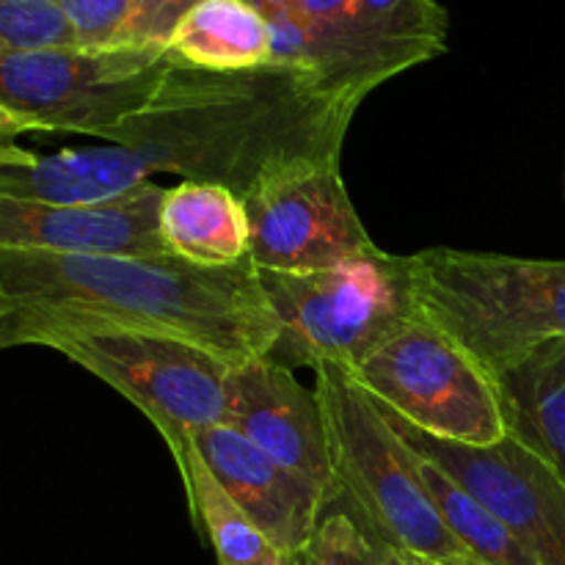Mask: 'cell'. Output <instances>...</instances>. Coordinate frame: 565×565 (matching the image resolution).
Returning <instances> with one entry per match:
<instances>
[{
	"instance_id": "1",
	"label": "cell",
	"mask_w": 565,
	"mask_h": 565,
	"mask_svg": "<svg viewBox=\"0 0 565 565\" xmlns=\"http://www.w3.org/2000/svg\"><path fill=\"white\" fill-rule=\"evenodd\" d=\"M362 103L301 64L210 72L174 61L152 103L108 143L138 152L152 171L246 196L287 166L340 158Z\"/></svg>"
},
{
	"instance_id": "2",
	"label": "cell",
	"mask_w": 565,
	"mask_h": 565,
	"mask_svg": "<svg viewBox=\"0 0 565 565\" xmlns=\"http://www.w3.org/2000/svg\"><path fill=\"white\" fill-rule=\"evenodd\" d=\"M0 307H31L180 337L232 367L268 356L279 334L252 259L202 268L174 254L70 257L0 248Z\"/></svg>"
},
{
	"instance_id": "3",
	"label": "cell",
	"mask_w": 565,
	"mask_h": 565,
	"mask_svg": "<svg viewBox=\"0 0 565 565\" xmlns=\"http://www.w3.org/2000/svg\"><path fill=\"white\" fill-rule=\"evenodd\" d=\"M36 345L61 353L130 401L185 461L193 436L226 425L232 364L213 351L158 331L108 320L0 307V348Z\"/></svg>"
},
{
	"instance_id": "4",
	"label": "cell",
	"mask_w": 565,
	"mask_h": 565,
	"mask_svg": "<svg viewBox=\"0 0 565 565\" xmlns=\"http://www.w3.org/2000/svg\"><path fill=\"white\" fill-rule=\"evenodd\" d=\"M412 270L423 320L491 379L565 337V259L425 248L412 254Z\"/></svg>"
},
{
	"instance_id": "5",
	"label": "cell",
	"mask_w": 565,
	"mask_h": 565,
	"mask_svg": "<svg viewBox=\"0 0 565 565\" xmlns=\"http://www.w3.org/2000/svg\"><path fill=\"white\" fill-rule=\"evenodd\" d=\"M340 502L370 539L428 565H483L441 519L417 456L342 364L315 367Z\"/></svg>"
},
{
	"instance_id": "6",
	"label": "cell",
	"mask_w": 565,
	"mask_h": 565,
	"mask_svg": "<svg viewBox=\"0 0 565 565\" xmlns=\"http://www.w3.org/2000/svg\"><path fill=\"white\" fill-rule=\"evenodd\" d=\"M259 281L279 323L268 359L290 370L326 362L351 370L423 318L412 254L375 248L312 274L259 270Z\"/></svg>"
},
{
	"instance_id": "7",
	"label": "cell",
	"mask_w": 565,
	"mask_h": 565,
	"mask_svg": "<svg viewBox=\"0 0 565 565\" xmlns=\"http://www.w3.org/2000/svg\"><path fill=\"white\" fill-rule=\"evenodd\" d=\"M174 61L160 44L0 55V136L81 132L110 141L152 103Z\"/></svg>"
},
{
	"instance_id": "8",
	"label": "cell",
	"mask_w": 565,
	"mask_h": 565,
	"mask_svg": "<svg viewBox=\"0 0 565 565\" xmlns=\"http://www.w3.org/2000/svg\"><path fill=\"white\" fill-rule=\"evenodd\" d=\"M348 373L375 403L434 439L491 447L508 436L497 379L423 318Z\"/></svg>"
},
{
	"instance_id": "9",
	"label": "cell",
	"mask_w": 565,
	"mask_h": 565,
	"mask_svg": "<svg viewBox=\"0 0 565 565\" xmlns=\"http://www.w3.org/2000/svg\"><path fill=\"white\" fill-rule=\"evenodd\" d=\"M243 202L259 270L312 274L379 248L348 193L340 158L287 166L257 182Z\"/></svg>"
},
{
	"instance_id": "10",
	"label": "cell",
	"mask_w": 565,
	"mask_h": 565,
	"mask_svg": "<svg viewBox=\"0 0 565 565\" xmlns=\"http://www.w3.org/2000/svg\"><path fill=\"white\" fill-rule=\"evenodd\" d=\"M375 406L408 450L445 469L469 494L494 511L535 563L565 565V483L539 456L513 436L491 447L434 439L381 403Z\"/></svg>"
},
{
	"instance_id": "11",
	"label": "cell",
	"mask_w": 565,
	"mask_h": 565,
	"mask_svg": "<svg viewBox=\"0 0 565 565\" xmlns=\"http://www.w3.org/2000/svg\"><path fill=\"white\" fill-rule=\"evenodd\" d=\"M226 425L241 430L274 461L312 483L331 508L340 502L329 428L320 397L268 356H254L230 370Z\"/></svg>"
},
{
	"instance_id": "12",
	"label": "cell",
	"mask_w": 565,
	"mask_h": 565,
	"mask_svg": "<svg viewBox=\"0 0 565 565\" xmlns=\"http://www.w3.org/2000/svg\"><path fill=\"white\" fill-rule=\"evenodd\" d=\"M166 188L147 182L94 204H36L0 196V248L70 257H163L160 232Z\"/></svg>"
},
{
	"instance_id": "13",
	"label": "cell",
	"mask_w": 565,
	"mask_h": 565,
	"mask_svg": "<svg viewBox=\"0 0 565 565\" xmlns=\"http://www.w3.org/2000/svg\"><path fill=\"white\" fill-rule=\"evenodd\" d=\"M193 450L281 555L301 557L307 552L331 508L312 483L274 461L232 425L196 434Z\"/></svg>"
},
{
	"instance_id": "14",
	"label": "cell",
	"mask_w": 565,
	"mask_h": 565,
	"mask_svg": "<svg viewBox=\"0 0 565 565\" xmlns=\"http://www.w3.org/2000/svg\"><path fill=\"white\" fill-rule=\"evenodd\" d=\"M152 166L132 149L108 147L61 149L33 154L3 141L0 147V196L36 204H94L125 196L147 185Z\"/></svg>"
},
{
	"instance_id": "15",
	"label": "cell",
	"mask_w": 565,
	"mask_h": 565,
	"mask_svg": "<svg viewBox=\"0 0 565 565\" xmlns=\"http://www.w3.org/2000/svg\"><path fill=\"white\" fill-rule=\"evenodd\" d=\"M160 232L174 257L202 268H230L252 259L246 202L226 185L182 180L166 188Z\"/></svg>"
},
{
	"instance_id": "16",
	"label": "cell",
	"mask_w": 565,
	"mask_h": 565,
	"mask_svg": "<svg viewBox=\"0 0 565 565\" xmlns=\"http://www.w3.org/2000/svg\"><path fill=\"white\" fill-rule=\"evenodd\" d=\"M508 436L565 483V337L544 342L497 375Z\"/></svg>"
},
{
	"instance_id": "17",
	"label": "cell",
	"mask_w": 565,
	"mask_h": 565,
	"mask_svg": "<svg viewBox=\"0 0 565 565\" xmlns=\"http://www.w3.org/2000/svg\"><path fill=\"white\" fill-rule=\"evenodd\" d=\"M169 50L196 70H254L274 61V28L248 0H202L177 25Z\"/></svg>"
},
{
	"instance_id": "18",
	"label": "cell",
	"mask_w": 565,
	"mask_h": 565,
	"mask_svg": "<svg viewBox=\"0 0 565 565\" xmlns=\"http://www.w3.org/2000/svg\"><path fill=\"white\" fill-rule=\"evenodd\" d=\"M182 486L188 494V508L196 530L207 535L213 544L218 565H292L296 557H287L265 539L257 524L232 502L224 486L215 480L207 463L196 450H188L185 461L177 463Z\"/></svg>"
},
{
	"instance_id": "19",
	"label": "cell",
	"mask_w": 565,
	"mask_h": 565,
	"mask_svg": "<svg viewBox=\"0 0 565 565\" xmlns=\"http://www.w3.org/2000/svg\"><path fill=\"white\" fill-rule=\"evenodd\" d=\"M417 456V452H414ZM419 475L439 508L441 519L452 530L458 541L472 552L483 565H539L527 555L516 535L505 527L494 511L483 505L475 494H469L456 478L436 467L428 458L417 456Z\"/></svg>"
},
{
	"instance_id": "20",
	"label": "cell",
	"mask_w": 565,
	"mask_h": 565,
	"mask_svg": "<svg viewBox=\"0 0 565 565\" xmlns=\"http://www.w3.org/2000/svg\"><path fill=\"white\" fill-rule=\"evenodd\" d=\"M81 47L58 0H0V55Z\"/></svg>"
},
{
	"instance_id": "21",
	"label": "cell",
	"mask_w": 565,
	"mask_h": 565,
	"mask_svg": "<svg viewBox=\"0 0 565 565\" xmlns=\"http://www.w3.org/2000/svg\"><path fill=\"white\" fill-rule=\"evenodd\" d=\"M303 565H379V557L362 524L345 508L334 505L303 552Z\"/></svg>"
},
{
	"instance_id": "22",
	"label": "cell",
	"mask_w": 565,
	"mask_h": 565,
	"mask_svg": "<svg viewBox=\"0 0 565 565\" xmlns=\"http://www.w3.org/2000/svg\"><path fill=\"white\" fill-rule=\"evenodd\" d=\"M75 25L81 47H114L125 44L132 17V0H58Z\"/></svg>"
},
{
	"instance_id": "23",
	"label": "cell",
	"mask_w": 565,
	"mask_h": 565,
	"mask_svg": "<svg viewBox=\"0 0 565 565\" xmlns=\"http://www.w3.org/2000/svg\"><path fill=\"white\" fill-rule=\"evenodd\" d=\"M202 0H132V17L125 31V44L169 47L177 25Z\"/></svg>"
},
{
	"instance_id": "24",
	"label": "cell",
	"mask_w": 565,
	"mask_h": 565,
	"mask_svg": "<svg viewBox=\"0 0 565 565\" xmlns=\"http://www.w3.org/2000/svg\"><path fill=\"white\" fill-rule=\"evenodd\" d=\"M257 6L268 20H298L323 22L345 14L353 0H248Z\"/></svg>"
},
{
	"instance_id": "25",
	"label": "cell",
	"mask_w": 565,
	"mask_h": 565,
	"mask_svg": "<svg viewBox=\"0 0 565 565\" xmlns=\"http://www.w3.org/2000/svg\"><path fill=\"white\" fill-rule=\"evenodd\" d=\"M373 544H375V557H379V565H417L412 557L403 555V552L395 550V546L384 544V541L373 539Z\"/></svg>"
},
{
	"instance_id": "26",
	"label": "cell",
	"mask_w": 565,
	"mask_h": 565,
	"mask_svg": "<svg viewBox=\"0 0 565 565\" xmlns=\"http://www.w3.org/2000/svg\"><path fill=\"white\" fill-rule=\"evenodd\" d=\"M292 565H303V555L296 557V563H292Z\"/></svg>"
},
{
	"instance_id": "27",
	"label": "cell",
	"mask_w": 565,
	"mask_h": 565,
	"mask_svg": "<svg viewBox=\"0 0 565 565\" xmlns=\"http://www.w3.org/2000/svg\"><path fill=\"white\" fill-rule=\"evenodd\" d=\"M414 563H417V561H414ZM417 565H428V563H417Z\"/></svg>"
}]
</instances>
